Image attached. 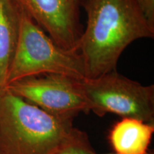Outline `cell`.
Listing matches in <instances>:
<instances>
[{
	"mask_svg": "<svg viewBox=\"0 0 154 154\" xmlns=\"http://www.w3.org/2000/svg\"><path fill=\"white\" fill-rule=\"evenodd\" d=\"M81 7L86 22L78 51L86 79L116 71L121 55L131 44L154 37V26L136 0H81Z\"/></svg>",
	"mask_w": 154,
	"mask_h": 154,
	"instance_id": "cell-1",
	"label": "cell"
},
{
	"mask_svg": "<svg viewBox=\"0 0 154 154\" xmlns=\"http://www.w3.org/2000/svg\"><path fill=\"white\" fill-rule=\"evenodd\" d=\"M73 128L9 90L0 94V154H51Z\"/></svg>",
	"mask_w": 154,
	"mask_h": 154,
	"instance_id": "cell-2",
	"label": "cell"
},
{
	"mask_svg": "<svg viewBox=\"0 0 154 154\" xmlns=\"http://www.w3.org/2000/svg\"><path fill=\"white\" fill-rule=\"evenodd\" d=\"M47 74L86 79L79 52L59 47L33 19L21 11L18 41L7 74V86L23 79Z\"/></svg>",
	"mask_w": 154,
	"mask_h": 154,
	"instance_id": "cell-3",
	"label": "cell"
},
{
	"mask_svg": "<svg viewBox=\"0 0 154 154\" xmlns=\"http://www.w3.org/2000/svg\"><path fill=\"white\" fill-rule=\"evenodd\" d=\"M82 84L89 111L99 116L111 113L153 124V85H143L117 70L84 79Z\"/></svg>",
	"mask_w": 154,
	"mask_h": 154,
	"instance_id": "cell-4",
	"label": "cell"
},
{
	"mask_svg": "<svg viewBox=\"0 0 154 154\" xmlns=\"http://www.w3.org/2000/svg\"><path fill=\"white\" fill-rule=\"evenodd\" d=\"M82 81L60 74H47L17 81L6 89L39 107L53 116L73 121L89 112Z\"/></svg>",
	"mask_w": 154,
	"mask_h": 154,
	"instance_id": "cell-5",
	"label": "cell"
},
{
	"mask_svg": "<svg viewBox=\"0 0 154 154\" xmlns=\"http://www.w3.org/2000/svg\"><path fill=\"white\" fill-rule=\"evenodd\" d=\"M59 47L78 51L84 25L81 0H14Z\"/></svg>",
	"mask_w": 154,
	"mask_h": 154,
	"instance_id": "cell-6",
	"label": "cell"
},
{
	"mask_svg": "<svg viewBox=\"0 0 154 154\" xmlns=\"http://www.w3.org/2000/svg\"><path fill=\"white\" fill-rule=\"evenodd\" d=\"M153 133V124L123 118L111 128L109 140L118 154H146Z\"/></svg>",
	"mask_w": 154,
	"mask_h": 154,
	"instance_id": "cell-7",
	"label": "cell"
},
{
	"mask_svg": "<svg viewBox=\"0 0 154 154\" xmlns=\"http://www.w3.org/2000/svg\"><path fill=\"white\" fill-rule=\"evenodd\" d=\"M21 10L14 0H0V94L7 88L9 69L16 49Z\"/></svg>",
	"mask_w": 154,
	"mask_h": 154,
	"instance_id": "cell-8",
	"label": "cell"
},
{
	"mask_svg": "<svg viewBox=\"0 0 154 154\" xmlns=\"http://www.w3.org/2000/svg\"><path fill=\"white\" fill-rule=\"evenodd\" d=\"M51 154H97L92 147L87 134L73 128Z\"/></svg>",
	"mask_w": 154,
	"mask_h": 154,
	"instance_id": "cell-9",
	"label": "cell"
},
{
	"mask_svg": "<svg viewBox=\"0 0 154 154\" xmlns=\"http://www.w3.org/2000/svg\"><path fill=\"white\" fill-rule=\"evenodd\" d=\"M136 2L148 22L154 26V0H136Z\"/></svg>",
	"mask_w": 154,
	"mask_h": 154,
	"instance_id": "cell-10",
	"label": "cell"
},
{
	"mask_svg": "<svg viewBox=\"0 0 154 154\" xmlns=\"http://www.w3.org/2000/svg\"><path fill=\"white\" fill-rule=\"evenodd\" d=\"M105 154H118V153H105ZM146 154H153V153H151V152H148L147 153H146Z\"/></svg>",
	"mask_w": 154,
	"mask_h": 154,
	"instance_id": "cell-11",
	"label": "cell"
}]
</instances>
